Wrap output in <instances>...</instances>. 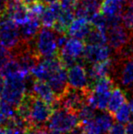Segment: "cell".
Here are the masks:
<instances>
[{"mask_svg":"<svg viewBox=\"0 0 133 134\" xmlns=\"http://www.w3.org/2000/svg\"><path fill=\"white\" fill-rule=\"evenodd\" d=\"M86 99L87 90H77L68 87L65 93L59 98V107L77 112L86 103Z\"/></svg>","mask_w":133,"mask_h":134,"instance_id":"11","label":"cell"},{"mask_svg":"<svg viewBox=\"0 0 133 134\" xmlns=\"http://www.w3.org/2000/svg\"><path fill=\"white\" fill-rule=\"evenodd\" d=\"M95 110H96V109L91 108L89 105L87 104V102H86L83 106L77 111V114H78L80 122L82 123V122L86 121V120H89V119L92 118V117L96 114Z\"/></svg>","mask_w":133,"mask_h":134,"instance_id":"29","label":"cell"},{"mask_svg":"<svg viewBox=\"0 0 133 134\" xmlns=\"http://www.w3.org/2000/svg\"><path fill=\"white\" fill-rule=\"evenodd\" d=\"M53 108L32 94H27L18 107V114L29 126L44 127L48 123Z\"/></svg>","mask_w":133,"mask_h":134,"instance_id":"2","label":"cell"},{"mask_svg":"<svg viewBox=\"0 0 133 134\" xmlns=\"http://www.w3.org/2000/svg\"><path fill=\"white\" fill-rule=\"evenodd\" d=\"M0 79H1V76H0Z\"/></svg>","mask_w":133,"mask_h":134,"instance_id":"41","label":"cell"},{"mask_svg":"<svg viewBox=\"0 0 133 134\" xmlns=\"http://www.w3.org/2000/svg\"><path fill=\"white\" fill-rule=\"evenodd\" d=\"M7 1H8V0H7Z\"/></svg>","mask_w":133,"mask_h":134,"instance_id":"42","label":"cell"},{"mask_svg":"<svg viewBox=\"0 0 133 134\" xmlns=\"http://www.w3.org/2000/svg\"><path fill=\"white\" fill-rule=\"evenodd\" d=\"M111 73L121 88L133 93V58H115Z\"/></svg>","mask_w":133,"mask_h":134,"instance_id":"5","label":"cell"},{"mask_svg":"<svg viewBox=\"0 0 133 134\" xmlns=\"http://www.w3.org/2000/svg\"><path fill=\"white\" fill-rule=\"evenodd\" d=\"M85 42L87 44H93V45H103L108 44V38H107V34L103 31L92 28L91 31L89 33L87 37L85 38Z\"/></svg>","mask_w":133,"mask_h":134,"instance_id":"26","label":"cell"},{"mask_svg":"<svg viewBox=\"0 0 133 134\" xmlns=\"http://www.w3.org/2000/svg\"><path fill=\"white\" fill-rule=\"evenodd\" d=\"M128 104H129V106H130V110H131V113L133 115V97L130 99V101H129Z\"/></svg>","mask_w":133,"mask_h":134,"instance_id":"39","label":"cell"},{"mask_svg":"<svg viewBox=\"0 0 133 134\" xmlns=\"http://www.w3.org/2000/svg\"><path fill=\"white\" fill-rule=\"evenodd\" d=\"M74 9H64L62 8L60 14L59 15L53 28L60 34H66L68 30L69 26L75 19Z\"/></svg>","mask_w":133,"mask_h":134,"instance_id":"21","label":"cell"},{"mask_svg":"<svg viewBox=\"0 0 133 134\" xmlns=\"http://www.w3.org/2000/svg\"><path fill=\"white\" fill-rule=\"evenodd\" d=\"M106 34L108 45L114 51L119 49L121 47L133 39V32L129 30L122 23L109 27Z\"/></svg>","mask_w":133,"mask_h":134,"instance_id":"10","label":"cell"},{"mask_svg":"<svg viewBox=\"0 0 133 134\" xmlns=\"http://www.w3.org/2000/svg\"><path fill=\"white\" fill-rule=\"evenodd\" d=\"M41 23L39 18L30 16L26 23L19 27V32L22 40H31L40 30Z\"/></svg>","mask_w":133,"mask_h":134,"instance_id":"22","label":"cell"},{"mask_svg":"<svg viewBox=\"0 0 133 134\" xmlns=\"http://www.w3.org/2000/svg\"><path fill=\"white\" fill-rule=\"evenodd\" d=\"M103 0H78L74 7V13L77 18L89 20L100 13Z\"/></svg>","mask_w":133,"mask_h":134,"instance_id":"16","label":"cell"},{"mask_svg":"<svg viewBox=\"0 0 133 134\" xmlns=\"http://www.w3.org/2000/svg\"><path fill=\"white\" fill-rule=\"evenodd\" d=\"M78 0H59V4L64 9H74Z\"/></svg>","mask_w":133,"mask_h":134,"instance_id":"34","label":"cell"},{"mask_svg":"<svg viewBox=\"0 0 133 134\" xmlns=\"http://www.w3.org/2000/svg\"><path fill=\"white\" fill-rule=\"evenodd\" d=\"M123 2H124L125 4H128V3H130V2H131L133 1V0H122Z\"/></svg>","mask_w":133,"mask_h":134,"instance_id":"40","label":"cell"},{"mask_svg":"<svg viewBox=\"0 0 133 134\" xmlns=\"http://www.w3.org/2000/svg\"><path fill=\"white\" fill-rule=\"evenodd\" d=\"M5 15L13 20L18 27L23 25L30 18L28 7L20 0H8Z\"/></svg>","mask_w":133,"mask_h":134,"instance_id":"13","label":"cell"},{"mask_svg":"<svg viewBox=\"0 0 133 134\" xmlns=\"http://www.w3.org/2000/svg\"><path fill=\"white\" fill-rule=\"evenodd\" d=\"M85 43L83 40L75 37H70L67 39L66 43L61 48L57 56L59 57L62 64L66 68H69L74 64L79 63L83 59Z\"/></svg>","mask_w":133,"mask_h":134,"instance_id":"6","label":"cell"},{"mask_svg":"<svg viewBox=\"0 0 133 134\" xmlns=\"http://www.w3.org/2000/svg\"><path fill=\"white\" fill-rule=\"evenodd\" d=\"M65 68L66 67H61L60 69L56 70L47 80V82L52 88L57 98L61 97L68 88L67 70Z\"/></svg>","mask_w":133,"mask_h":134,"instance_id":"17","label":"cell"},{"mask_svg":"<svg viewBox=\"0 0 133 134\" xmlns=\"http://www.w3.org/2000/svg\"><path fill=\"white\" fill-rule=\"evenodd\" d=\"M112 49L107 44H87L84 50L83 59L89 64H94L110 58Z\"/></svg>","mask_w":133,"mask_h":134,"instance_id":"14","label":"cell"},{"mask_svg":"<svg viewBox=\"0 0 133 134\" xmlns=\"http://www.w3.org/2000/svg\"><path fill=\"white\" fill-rule=\"evenodd\" d=\"M65 134H85L84 132V130L83 128H82V126H77V127H75L74 129L70 130L69 131H67Z\"/></svg>","mask_w":133,"mask_h":134,"instance_id":"36","label":"cell"},{"mask_svg":"<svg viewBox=\"0 0 133 134\" xmlns=\"http://www.w3.org/2000/svg\"><path fill=\"white\" fill-rule=\"evenodd\" d=\"M39 2H41L42 4H44L45 5H50V4L56 3V2H59V0H38Z\"/></svg>","mask_w":133,"mask_h":134,"instance_id":"38","label":"cell"},{"mask_svg":"<svg viewBox=\"0 0 133 134\" xmlns=\"http://www.w3.org/2000/svg\"><path fill=\"white\" fill-rule=\"evenodd\" d=\"M61 67H65L61 62L59 56L49 57V58H41L32 69L30 74L35 80H45L48 79Z\"/></svg>","mask_w":133,"mask_h":134,"instance_id":"9","label":"cell"},{"mask_svg":"<svg viewBox=\"0 0 133 134\" xmlns=\"http://www.w3.org/2000/svg\"><path fill=\"white\" fill-rule=\"evenodd\" d=\"M31 91L32 95L42 99L52 108H54V106L57 104L59 98L57 97L54 90L47 81L35 80L31 85Z\"/></svg>","mask_w":133,"mask_h":134,"instance_id":"15","label":"cell"},{"mask_svg":"<svg viewBox=\"0 0 133 134\" xmlns=\"http://www.w3.org/2000/svg\"><path fill=\"white\" fill-rule=\"evenodd\" d=\"M16 107L0 99V126L7 124L16 115Z\"/></svg>","mask_w":133,"mask_h":134,"instance_id":"25","label":"cell"},{"mask_svg":"<svg viewBox=\"0 0 133 134\" xmlns=\"http://www.w3.org/2000/svg\"><path fill=\"white\" fill-rule=\"evenodd\" d=\"M121 20L122 24L129 30L133 32V9L128 5H125V8L121 15Z\"/></svg>","mask_w":133,"mask_h":134,"instance_id":"30","label":"cell"},{"mask_svg":"<svg viewBox=\"0 0 133 134\" xmlns=\"http://www.w3.org/2000/svg\"><path fill=\"white\" fill-rule=\"evenodd\" d=\"M57 36L59 33L53 27H43L40 28L32 41L33 49L39 58H49L57 56L59 51L57 45Z\"/></svg>","mask_w":133,"mask_h":134,"instance_id":"3","label":"cell"},{"mask_svg":"<svg viewBox=\"0 0 133 134\" xmlns=\"http://www.w3.org/2000/svg\"><path fill=\"white\" fill-rule=\"evenodd\" d=\"M126 101L127 97L124 90H122L120 88H113L110 93L109 99H108L107 110L113 115V113L123 104H125Z\"/></svg>","mask_w":133,"mask_h":134,"instance_id":"24","label":"cell"},{"mask_svg":"<svg viewBox=\"0 0 133 134\" xmlns=\"http://www.w3.org/2000/svg\"><path fill=\"white\" fill-rule=\"evenodd\" d=\"M112 69H113V60L110 58L92 64L87 69L89 85L98 80L99 79L109 76V74L112 72Z\"/></svg>","mask_w":133,"mask_h":134,"instance_id":"18","label":"cell"},{"mask_svg":"<svg viewBox=\"0 0 133 134\" xmlns=\"http://www.w3.org/2000/svg\"><path fill=\"white\" fill-rule=\"evenodd\" d=\"M92 27H93L89 20L82 18H77L73 20L71 25L69 26L67 33L71 37L85 40V38L91 31Z\"/></svg>","mask_w":133,"mask_h":134,"instance_id":"19","label":"cell"},{"mask_svg":"<svg viewBox=\"0 0 133 134\" xmlns=\"http://www.w3.org/2000/svg\"><path fill=\"white\" fill-rule=\"evenodd\" d=\"M7 0H0V18L5 15Z\"/></svg>","mask_w":133,"mask_h":134,"instance_id":"35","label":"cell"},{"mask_svg":"<svg viewBox=\"0 0 133 134\" xmlns=\"http://www.w3.org/2000/svg\"><path fill=\"white\" fill-rule=\"evenodd\" d=\"M20 1H21L23 4H25V5H27V7H30L31 5H33L34 3L37 2L38 0H20Z\"/></svg>","mask_w":133,"mask_h":134,"instance_id":"37","label":"cell"},{"mask_svg":"<svg viewBox=\"0 0 133 134\" xmlns=\"http://www.w3.org/2000/svg\"><path fill=\"white\" fill-rule=\"evenodd\" d=\"M67 85L69 88L77 90L89 88V80L88 71L83 64L77 63L70 66L67 71Z\"/></svg>","mask_w":133,"mask_h":134,"instance_id":"12","label":"cell"},{"mask_svg":"<svg viewBox=\"0 0 133 134\" xmlns=\"http://www.w3.org/2000/svg\"><path fill=\"white\" fill-rule=\"evenodd\" d=\"M61 10H62V7L59 4V2L48 5L45 7L44 11L39 18L41 25L46 27H53Z\"/></svg>","mask_w":133,"mask_h":134,"instance_id":"20","label":"cell"},{"mask_svg":"<svg viewBox=\"0 0 133 134\" xmlns=\"http://www.w3.org/2000/svg\"><path fill=\"white\" fill-rule=\"evenodd\" d=\"M19 27L8 16L0 18V44L9 50H13L21 42Z\"/></svg>","mask_w":133,"mask_h":134,"instance_id":"7","label":"cell"},{"mask_svg":"<svg viewBox=\"0 0 133 134\" xmlns=\"http://www.w3.org/2000/svg\"><path fill=\"white\" fill-rule=\"evenodd\" d=\"M79 122L77 112L63 107H59L52 111L48 121V130L65 134L79 125Z\"/></svg>","mask_w":133,"mask_h":134,"instance_id":"4","label":"cell"},{"mask_svg":"<svg viewBox=\"0 0 133 134\" xmlns=\"http://www.w3.org/2000/svg\"><path fill=\"white\" fill-rule=\"evenodd\" d=\"M46 130L43 127H36V126H28L26 131V134H46Z\"/></svg>","mask_w":133,"mask_h":134,"instance_id":"33","label":"cell"},{"mask_svg":"<svg viewBox=\"0 0 133 134\" xmlns=\"http://www.w3.org/2000/svg\"><path fill=\"white\" fill-rule=\"evenodd\" d=\"M108 134H126V126L119 122L113 123Z\"/></svg>","mask_w":133,"mask_h":134,"instance_id":"32","label":"cell"},{"mask_svg":"<svg viewBox=\"0 0 133 134\" xmlns=\"http://www.w3.org/2000/svg\"><path fill=\"white\" fill-rule=\"evenodd\" d=\"M114 123V117L111 113L101 111L95 114L89 120L82 122L85 134H108L110 127Z\"/></svg>","mask_w":133,"mask_h":134,"instance_id":"8","label":"cell"},{"mask_svg":"<svg viewBox=\"0 0 133 134\" xmlns=\"http://www.w3.org/2000/svg\"><path fill=\"white\" fill-rule=\"evenodd\" d=\"M125 5L122 0H103L100 10L106 16H121Z\"/></svg>","mask_w":133,"mask_h":134,"instance_id":"23","label":"cell"},{"mask_svg":"<svg viewBox=\"0 0 133 134\" xmlns=\"http://www.w3.org/2000/svg\"><path fill=\"white\" fill-rule=\"evenodd\" d=\"M10 58H12V53L9 51V49L0 44V69Z\"/></svg>","mask_w":133,"mask_h":134,"instance_id":"31","label":"cell"},{"mask_svg":"<svg viewBox=\"0 0 133 134\" xmlns=\"http://www.w3.org/2000/svg\"><path fill=\"white\" fill-rule=\"evenodd\" d=\"M29 74L30 73L20 69L15 72L0 75L3 80L0 90V99L18 108L24 97L27 94V80H29Z\"/></svg>","mask_w":133,"mask_h":134,"instance_id":"1","label":"cell"},{"mask_svg":"<svg viewBox=\"0 0 133 134\" xmlns=\"http://www.w3.org/2000/svg\"><path fill=\"white\" fill-rule=\"evenodd\" d=\"M114 115V120H117V122L123 124H127L129 121L131 120L132 113L130 109L128 103H125L121 106L119 109H118L115 112L113 113Z\"/></svg>","mask_w":133,"mask_h":134,"instance_id":"27","label":"cell"},{"mask_svg":"<svg viewBox=\"0 0 133 134\" xmlns=\"http://www.w3.org/2000/svg\"><path fill=\"white\" fill-rule=\"evenodd\" d=\"M90 23L94 28L103 31L106 33L108 27V18L102 13H98L90 19Z\"/></svg>","mask_w":133,"mask_h":134,"instance_id":"28","label":"cell"}]
</instances>
